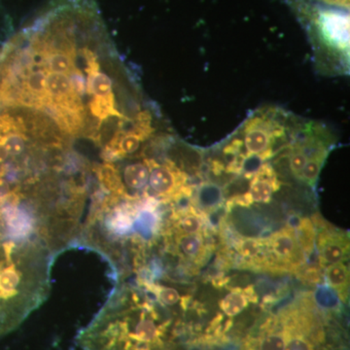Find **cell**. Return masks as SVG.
Instances as JSON below:
<instances>
[{
  "instance_id": "cell-10",
  "label": "cell",
  "mask_w": 350,
  "mask_h": 350,
  "mask_svg": "<svg viewBox=\"0 0 350 350\" xmlns=\"http://www.w3.org/2000/svg\"><path fill=\"white\" fill-rule=\"evenodd\" d=\"M325 278L328 284L337 292L342 301L347 300L349 295V271L344 262L326 267Z\"/></svg>"
},
{
  "instance_id": "cell-21",
  "label": "cell",
  "mask_w": 350,
  "mask_h": 350,
  "mask_svg": "<svg viewBox=\"0 0 350 350\" xmlns=\"http://www.w3.org/2000/svg\"><path fill=\"white\" fill-rule=\"evenodd\" d=\"M144 138L138 135L135 131H128L119 142V150L122 155H131L140 148Z\"/></svg>"
},
{
  "instance_id": "cell-4",
  "label": "cell",
  "mask_w": 350,
  "mask_h": 350,
  "mask_svg": "<svg viewBox=\"0 0 350 350\" xmlns=\"http://www.w3.org/2000/svg\"><path fill=\"white\" fill-rule=\"evenodd\" d=\"M250 180V189L245 196L250 204H268L273 194L280 187L275 170L268 163H262L255 172H247Z\"/></svg>"
},
{
  "instance_id": "cell-12",
  "label": "cell",
  "mask_w": 350,
  "mask_h": 350,
  "mask_svg": "<svg viewBox=\"0 0 350 350\" xmlns=\"http://www.w3.org/2000/svg\"><path fill=\"white\" fill-rule=\"evenodd\" d=\"M46 90L50 100H59L68 94L75 93L68 75L61 73H47Z\"/></svg>"
},
{
  "instance_id": "cell-13",
  "label": "cell",
  "mask_w": 350,
  "mask_h": 350,
  "mask_svg": "<svg viewBox=\"0 0 350 350\" xmlns=\"http://www.w3.org/2000/svg\"><path fill=\"white\" fill-rule=\"evenodd\" d=\"M46 73H48V71L45 69L32 70L25 76L24 83L25 91L29 92L32 96L42 101L44 105L47 103L48 98H49L47 90H46V79H47Z\"/></svg>"
},
{
  "instance_id": "cell-24",
  "label": "cell",
  "mask_w": 350,
  "mask_h": 350,
  "mask_svg": "<svg viewBox=\"0 0 350 350\" xmlns=\"http://www.w3.org/2000/svg\"><path fill=\"white\" fill-rule=\"evenodd\" d=\"M12 190H17V191H19V192H20L19 187L13 188ZM32 204H33V202H32ZM39 213H40L41 215L43 216L44 221H45V224H46V226H47L48 232H49V234H50V238H51V239H52L53 244H54L55 247H57V241H56V239H55L54 234H53L52 229H51L49 217H48L47 214H46L45 211H39Z\"/></svg>"
},
{
  "instance_id": "cell-15",
  "label": "cell",
  "mask_w": 350,
  "mask_h": 350,
  "mask_svg": "<svg viewBox=\"0 0 350 350\" xmlns=\"http://www.w3.org/2000/svg\"><path fill=\"white\" fill-rule=\"evenodd\" d=\"M89 105L92 114L101 121L107 120L108 117H122L115 107V98L112 94L105 96H94Z\"/></svg>"
},
{
  "instance_id": "cell-18",
  "label": "cell",
  "mask_w": 350,
  "mask_h": 350,
  "mask_svg": "<svg viewBox=\"0 0 350 350\" xmlns=\"http://www.w3.org/2000/svg\"><path fill=\"white\" fill-rule=\"evenodd\" d=\"M295 232L304 254H310L315 243V232L312 223L308 219H303L301 220L298 231Z\"/></svg>"
},
{
  "instance_id": "cell-14",
  "label": "cell",
  "mask_w": 350,
  "mask_h": 350,
  "mask_svg": "<svg viewBox=\"0 0 350 350\" xmlns=\"http://www.w3.org/2000/svg\"><path fill=\"white\" fill-rule=\"evenodd\" d=\"M44 66L48 72L69 75L75 69V57L66 53H51L46 57Z\"/></svg>"
},
{
  "instance_id": "cell-3",
  "label": "cell",
  "mask_w": 350,
  "mask_h": 350,
  "mask_svg": "<svg viewBox=\"0 0 350 350\" xmlns=\"http://www.w3.org/2000/svg\"><path fill=\"white\" fill-rule=\"evenodd\" d=\"M266 241L269 265L271 261V265L283 268H297L305 260L293 228H283Z\"/></svg>"
},
{
  "instance_id": "cell-9",
  "label": "cell",
  "mask_w": 350,
  "mask_h": 350,
  "mask_svg": "<svg viewBox=\"0 0 350 350\" xmlns=\"http://www.w3.org/2000/svg\"><path fill=\"white\" fill-rule=\"evenodd\" d=\"M176 243L183 257L198 262L206 256V246L202 234H187L179 232Z\"/></svg>"
},
{
  "instance_id": "cell-11",
  "label": "cell",
  "mask_w": 350,
  "mask_h": 350,
  "mask_svg": "<svg viewBox=\"0 0 350 350\" xmlns=\"http://www.w3.org/2000/svg\"><path fill=\"white\" fill-rule=\"evenodd\" d=\"M251 300L246 289H234L230 292L219 304L221 310L228 317H234L241 314L247 308Z\"/></svg>"
},
{
  "instance_id": "cell-16",
  "label": "cell",
  "mask_w": 350,
  "mask_h": 350,
  "mask_svg": "<svg viewBox=\"0 0 350 350\" xmlns=\"http://www.w3.org/2000/svg\"><path fill=\"white\" fill-rule=\"evenodd\" d=\"M175 228L181 234H200L204 229V223L194 209L180 213L175 218Z\"/></svg>"
},
{
  "instance_id": "cell-23",
  "label": "cell",
  "mask_w": 350,
  "mask_h": 350,
  "mask_svg": "<svg viewBox=\"0 0 350 350\" xmlns=\"http://www.w3.org/2000/svg\"><path fill=\"white\" fill-rule=\"evenodd\" d=\"M68 77L70 79L71 85H72L73 91L79 96H82L86 92V80H85L84 76L75 68L68 75Z\"/></svg>"
},
{
  "instance_id": "cell-1",
  "label": "cell",
  "mask_w": 350,
  "mask_h": 350,
  "mask_svg": "<svg viewBox=\"0 0 350 350\" xmlns=\"http://www.w3.org/2000/svg\"><path fill=\"white\" fill-rule=\"evenodd\" d=\"M21 193L0 196V336L17 329L45 299L55 247L43 216Z\"/></svg>"
},
{
  "instance_id": "cell-5",
  "label": "cell",
  "mask_w": 350,
  "mask_h": 350,
  "mask_svg": "<svg viewBox=\"0 0 350 350\" xmlns=\"http://www.w3.org/2000/svg\"><path fill=\"white\" fill-rule=\"evenodd\" d=\"M320 265L328 267L330 265L344 262L349 251V239L345 234L331 231H322L317 239Z\"/></svg>"
},
{
  "instance_id": "cell-7",
  "label": "cell",
  "mask_w": 350,
  "mask_h": 350,
  "mask_svg": "<svg viewBox=\"0 0 350 350\" xmlns=\"http://www.w3.org/2000/svg\"><path fill=\"white\" fill-rule=\"evenodd\" d=\"M236 250L243 259L247 260L253 265H267V262H269L266 241L241 238L237 241Z\"/></svg>"
},
{
  "instance_id": "cell-22",
  "label": "cell",
  "mask_w": 350,
  "mask_h": 350,
  "mask_svg": "<svg viewBox=\"0 0 350 350\" xmlns=\"http://www.w3.org/2000/svg\"><path fill=\"white\" fill-rule=\"evenodd\" d=\"M154 293L158 296L159 301L165 306H175L180 301V295L174 288L152 286Z\"/></svg>"
},
{
  "instance_id": "cell-19",
  "label": "cell",
  "mask_w": 350,
  "mask_h": 350,
  "mask_svg": "<svg viewBox=\"0 0 350 350\" xmlns=\"http://www.w3.org/2000/svg\"><path fill=\"white\" fill-rule=\"evenodd\" d=\"M0 144L9 156L16 158L24 153L25 145H27V138L24 133H9L3 137L0 135Z\"/></svg>"
},
{
  "instance_id": "cell-17",
  "label": "cell",
  "mask_w": 350,
  "mask_h": 350,
  "mask_svg": "<svg viewBox=\"0 0 350 350\" xmlns=\"http://www.w3.org/2000/svg\"><path fill=\"white\" fill-rule=\"evenodd\" d=\"M86 91L96 96H105L112 94V80L105 73L98 72L88 75Z\"/></svg>"
},
{
  "instance_id": "cell-2",
  "label": "cell",
  "mask_w": 350,
  "mask_h": 350,
  "mask_svg": "<svg viewBox=\"0 0 350 350\" xmlns=\"http://www.w3.org/2000/svg\"><path fill=\"white\" fill-rule=\"evenodd\" d=\"M149 167L148 188L154 197L172 200L185 192L187 176L172 163H159L145 160Z\"/></svg>"
},
{
  "instance_id": "cell-8",
  "label": "cell",
  "mask_w": 350,
  "mask_h": 350,
  "mask_svg": "<svg viewBox=\"0 0 350 350\" xmlns=\"http://www.w3.org/2000/svg\"><path fill=\"white\" fill-rule=\"evenodd\" d=\"M123 178L125 187L131 192L139 193L146 190L149 181V167L146 161L126 165L124 169Z\"/></svg>"
},
{
  "instance_id": "cell-6",
  "label": "cell",
  "mask_w": 350,
  "mask_h": 350,
  "mask_svg": "<svg viewBox=\"0 0 350 350\" xmlns=\"http://www.w3.org/2000/svg\"><path fill=\"white\" fill-rule=\"evenodd\" d=\"M299 20L326 11L349 12V0H286Z\"/></svg>"
},
{
  "instance_id": "cell-20",
  "label": "cell",
  "mask_w": 350,
  "mask_h": 350,
  "mask_svg": "<svg viewBox=\"0 0 350 350\" xmlns=\"http://www.w3.org/2000/svg\"><path fill=\"white\" fill-rule=\"evenodd\" d=\"M326 157H313L306 163L305 167L301 170L300 180L305 182L310 187H314L319 180L320 172L324 165Z\"/></svg>"
}]
</instances>
